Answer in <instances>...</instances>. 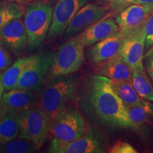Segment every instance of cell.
<instances>
[{
	"label": "cell",
	"mask_w": 153,
	"mask_h": 153,
	"mask_svg": "<svg viewBox=\"0 0 153 153\" xmlns=\"http://www.w3.org/2000/svg\"><path fill=\"white\" fill-rule=\"evenodd\" d=\"M79 101L84 112L95 121L109 127L134 129L126 107L109 78L89 75L82 87Z\"/></svg>",
	"instance_id": "1"
},
{
	"label": "cell",
	"mask_w": 153,
	"mask_h": 153,
	"mask_svg": "<svg viewBox=\"0 0 153 153\" xmlns=\"http://www.w3.org/2000/svg\"><path fill=\"white\" fill-rule=\"evenodd\" d=\"M79 91V79L73 74L47 81L38 94V106L51 120L67 108Z\"/></svg>",
	"instance_id": "2"
},
{
	"label": "cell",
	"mask_w": 153,
	"mask_h": 153,
	"mask_svg": "<svg viewBox=\"0 0 153 153\" xmlns=\"http://www.w3.org/2000/svg\"><path fill=\"white\" fill-rule=\"evenodd\" d=\"M53 12V4L51 0L31 1L25 8L23 22L30 51H37L43 46L52 22Z\"/></svg>",
	"instance_id": "3"
},
{
	"label": "cell",
	"mask_w": 153,
	"mask_h": 153,
	"mask_svg": "<svg viewBox=\"0 0 153 153\" xmlns=\"http://www.w3.org/2000/svg\"><path fill=\"white\" fill-rule=\"evenodd\" d=\"M85 48L76 36L69 38L54 53L47 81L77 72L85 60Z\"/></svg>",
	"instance_id": "4"
},
{
	"label": "cell",
	"mask_w": 153,
	"mask_h": 153,
	"mask_svg": "<svg viewBox=\"0 0 153 153\" xmlns=\"http://www.w3.org/2000/svg\"><path fill=\"white\" fill-rule=\"evenodd\" d=\"M19 137L34 143L38 150L47 140L50 134L51 118L38 106L19 114Z\"/></svg>",
	"instance_id": "5"
},
{
	"label": "cell",
	"mask_w": 153,
	"mask_h": 153,
	"mask_svg": "<svg viewBox=\"0 0 153 153\" xmlns=\"http://www.w3.org/2000/svg\"><path fill=\"white\" fill-rule=\"evenodd\" d=\"M85 131V120L80 113L72 107L61 111L51 121L50 134L60 142L74 140Z\"/></svg>",
	"instance_id": "6"
},
{
	"label": "cell",
	"mask_w": 153,
	"mask_h": 153,
	"mask_svg": "<svg viewBox=\"0 0 153 153\" xmlns=\"http://www.w3.org/2000/svg\"><path fill=\"white\" fill-rule=\"evenodd\" d=\"M53 55L51 51L35 55L33 61L25 69L15 88L39 92L47 82Z\"/></svg>",
	"instance_id": "7"
},
{
	"label": "cell",
	"mask_w": 153,
	"mask_h": 153,
	"mask_svg": "<svg viewBox=\"0 0 153 153\" xmlns=\"http://www.w3.org/2000/svg\"><path fill=\"white\" fill-rule=\"evenodd\" d=\"M52 153H103L106 152L104 139L99 131L89 130L74 140L63 143L53 138L48 149Z\"/></svg>",
	"instance_id": "8"
},
{
	"label": "cell",
	"mask_w": 153,
	"mask_h": 153,
	"mask_svg": "<svg viewBox=\"0 0 153 153\" xmlns=\"http://www.w3.org/2000/svg\"><path fill=\"white\" fill-rule=\"evenodd\" d=\"M153 14V4H132L116 15L119 31L123 37L129 35L145 26L149 17Z\"/></svg>",
	"instance_id": "9"
},
{
	"label": "cell",
	"mask_w": 153,
	"mask_h": 153,
	"mask_svg": "<svg viewBox=\"0 0 153 153\" xmlns=\"http://www.w3.org/2000/svg\"><path fill=\"white\" fill-rule=\"evenodd\" d=\"M110 14H111V12L108 6L86 4L76 13L65 30V38L69 39L77 36L91 24Z\"/></svg>",
	"instance_id": "10"
},
{
	"label": "cell",
	"mask_w": 153,
	"mask_h": 153,
	"mask_svg": "<svg viewBox=\"0 0 153 153\" xmlns=\"http://www.w3.org/2000/svg\"><path fill=\"white\" fill-rule=\"evenodd\" d=\"M87 1L88 0H58L53 9L48 38L53 39L64 33L74 16Z\"/></svg>",
	"instance_id": "11"
},
{
	"label": "cell",
	"mask_w": 153,
	"mask_h": 153,
	"mask_svg": "<svg viewBox=\"0 0 153 153\" xmlns=\"http://www.w3.org/2000/svg\"><path fill=\"white\" fill-rule=\"evenodd\" d=\"M145 50L144 26L129 35L123 37L119 55L134 70L143 65Z\"/></svg>",
	"instance_id": "12"
},
{
	"label": "cell",
	"mask_w": 153,
	"mask_h": 153,
	"mask_svg": "<svg viewBox=\"0 0 153 153\" xmlns=\"http://www.w3.org/2000/svg\"><path fill=\"white\" fill-rule=\"evenodd\" d=\"M20 19L11 21L0 30V41L16 56L28 47V38L24 22Z\"/></svg>",
	"instance_id": "13"
},
{
	"label": "cell",
	"mask_w": 153,
	"mask_h": 153,
	"mask_svg": "<svg viewBox=\"0 0 153 153\" xmlns=\"http://www.w3.org/2000/svg\"><path fill=\"white\" fill-rule=\"evenodd\" d=\"M118 32L119 28L117 23L110 14L91 24L76 36L85 47H90Z\"/></svg>",
	"instance_id": "14"
},
{
	"label": "cell",
	"mask_w": 153,
	"mask_h": 153,
	"mask_svg": "<svg viewBox=\"0 0 153 153\" xmlns=\"http://www.w3.org/2000/svg\"><path fill=\"white\" fill-rule=\"evenodd\" d=\"M123 36L119 32L94 44L87 51L88 60L94 65L106 61L119 54Z\"/></svg>",
	"instance_id": "15"
},
{
	"label": "cell",
	"mask_w": 153,
	"mask_h": 153,
	"mask_svg": "<svg viewBox=\"0 0 153 153\" xmlns=\"http://www.w3.org/2000/svg\"><path fill=\"white\" fill-rule=\"evenodd\" d=\"M38 101L36 91L14 88L4 92L0 104L7 111L21 113L35 106L38 104Z\"/></svg>",
	"instance_id": "16"
},
{
	"label": "cell",
	"mask_w": 153,
	"mask_h": 153,
	"mask_svg": "<svg viewBox=\"0 0 153 153\" xmlns=\"http://www.w3.org/2000/svg\"><path fill=\"white\" fill-rule=\"evenodd\" d=\"M95 65L94 74L106 76L112 81H131L133 69L119 54Z\"/></svg>",
	"instance_id": "17"
},
{
	"label": "cell",
	"mask_w": 153,
	"mask_h": 153,
	"mask_svg": "<svg viewBox=\"0 0 153 153\" xmlns=\"http://www.w3.org/2000/svg\"><path fill=\"white\" fill-rule=\"evenodd\" d=\"M19 114L16 111H7L0 120V148L9 141L19 137L20 133Z\"/></svg>",
	"instance_id": "18"
},
{
	"label": "cell",
	"mask_w": 153,
	"mask_h": 153,
	"mask_svg": "<svg viewBox=\"0 0 153 153\" xmlns=\"http://www.w3.org/2000/svg\"><path fill=\"white\" fill-rule=\"evenodd\" d=\"M35 55L19 58L2 73L3 85L5 91L15 88L19 78L27 67L33 62Z\"/></svg>",
	"instance_id": "19"
},
{
	"label": "cell",
	"mask_w": 153,
	"mask_h": 153,
	"mask_svg": "<svg viewBox=\"0 0 153 153\" xmlns=\"http://www.w3.org/2000/svg\"><path fill=\"white\" fill-rule=\"evenodd\" d=\"M131 83L141 98L153 103V85L144 65L133 70Z\"/></svg>",
	"instance_id": "20"
},
{
	"label": "cell",
	"mask_w": 153,
	"mask_h": 153,
	"mask_svg": "<svg viewBox=\"0 0 153 153\" xmlns=\"http://www.w3.org/2000/svg\"><path fill=\"white\" fill-rule=\"evenodd\" d=\"M126 109L134 129L150 123L153 118V103L145 99L141 104L126 107Z\"/></svg>",
	"instance_id": "21"
},
{
	"label": "cell",
	"mask_w": 153,
	"mask_h": 153,
	"mask_svg": "<svg viewBox=\"0 0 153 153\" xmlns=\"http://www.w3.org/2000/svg\"><path fill=\"white\" fill-rule=\"evenodd\" d=\"M112 85L126 107L135 106L142 104L143 99L137 94L131 81H112Z\"/></svg>",
	"instance_id": "22"
},
{
	"label": "cell",
	"mask_w": 153,
	"mask_h": 153,
	"mask_svg": "<svg viewBox=\"0 0 153 153\" xmlns=\"http://www.w3.org/2000/svg\"><path fill=\"white\" fill-rule=\"evenodd\" d=\"M25 9L14 0L4 1L0 3V30L11 21L20 19L24 16Z\"/></svg>",
	"instance_id": "23"
},
{
	"label": "cell",
	"mask_w": 153,
	"mask_h": 153,
	"mask_svg": "<svg viewBox=\"0 0 153 153\" xmlns=\"http://www.w3.org/2000/svg\"><path fill=\"white\" fill-rule=\"evenodd\" d=\"M37 150L33 143L19 136L0 148V152L3 153H30L36 152Z\"/></svg>",
	"instance_id": "24"
},
{
	"label": "cell",
	"mask_w": 153,
	"mask_h": 153,
	"mask_svg": "<svg viewBox=\"0 0 153 153\" xmlns=\"http://www.w3.org/2000/svg\"><path fill=\"white\" fill-rule=\"evenodd\" d=\"M144 28L145 32V54L153 50V14L147 20Z\"/></svg>",
	"instance_id": "25"
},
{
	"label": "cell",
	"mask_w": 153,
	"mask_h": 153,
	"mask_svg": "<svg viewBox=\"0 0 153 153\" xmlns=\"http://www.w3.org/2000/svg\"><path fill=\"white\" fill-rule=\"evenodd\" d=\"M12 64L13 59L9 50L0 41V72L5 71Z\"/></svg>",
	"instance_id": "26"
},
{
	"label": "cell",
	"mask_w": 153,
	"mask_h": 153,
	"mask_svg": "<svg viewBox=\"0 0 153 153\" xmlns=\"http://www.w3.org/2000/svg\"><path fill=\"white\" fill-rule=\"evenodd\" d=\"M110 153H137L136 149L134 148L130 143L123 140H117L114 143L108 150Z\"/></svg>",
	"instance_id": "27"
},
{
	"label": "cell",
	"mask_w": 153,
	"mask_h": 153,
	"mask_svg": "<svg viewBox=\"0 0 153 153\" xmlns=\"http://www.w3.org/2000/svg\"><path fill=\"white\" fill-rule=\"evenodd\" d=\"M134 0H108V7L111 14L117 15L124 9L131 5Z\"/></svg>",
	"instance_id": "28"
},
{
	"label": "cell",
	"mask_w": 153,
	"mask_h": 153,
	"mask_svg": "<svg viewBox=\"0 0 153 153\" xmlns=\"http://www.w3.org/2000/svg\"><path fill=\"white\" fill-rule=\"evenodd\" d=\"M143 65L148 76L153 82V50L145 54Z\"/></svg>",
	"instance_id": "29"
},
{
	"label": "cell",
	"mask_w": 153,
	"mask_h": 153,
	"mask_svg": "<svg viewBox=\"0 0 153 153\" xmlns=\"http://www.w3.org/2000/svg\"><path fill=\"white\" fill-rule=\"evenodd\" d=\"M133 4H153V0H134Z\"/></svg>",
	"instance_id": "30"
},
{
	"label": "cell",
	"mask_w": 153,
	"mask_h": 153,
	"mask_svg": "<svg viewBox=\"0 0 153 153\" xmlns=\"http://www.w3.org/2000/svg\"><path fill=\"white\" fill-rule=\"evenodd\" d=\"M4 91H5L4 87L3 81H2V73L0 72V101H1V97H2V95Z\"/></svg>",
	"instance_id": "31"
},
{
	"label": "cell",
	"mask_w": 153,
	"mask_h": 153,
	"mask_svg": "<svg viewBox=\"0 0 153 153\" xmlns=\"http://www.w3.org/2000/svg\"><path fill=\"white\" fill-rule=\"evenodd\" d=\"M6 112H7V109H6L2 105L0 104V120L1 119V118L3 117Z\"/></svg>",
	"instance_id": "32"
},
{
	"label": "cell",
	"mask_w": 153,
	"mask_h": 153,
	"mask_svg": "<svg viewBox=\"0 0 153 153\" xmlns=\"http://www.w3.org/2000/svg\"><path fill=\"white\" fill-rule=\"evenodd\" d=\"M15 1H17V2L20 3V4H26V3H30L31 2V1H38V0H14Z\"/></svg>",
	"instance_id": "33"
},
{
	"label": "cell",
	"mask_w": 153,
	"mask_h": 153,
	"mask_svg": "<svg viewBox=\"0 0 153 153\" xmlns=\"http://www.w3.org/2000/svg\"><path fill=\"white\" fill-rule=\"evenodd\" d=\"M100 1H106V2H107V1H108V0H100Z\"/></svg>",
	"instance_id": "34"
},
{
	"label": "cell",
	"mask_w": 153,
	"mask_h": 153,
	"mask_svg": "<svg viewBox=\"0 0 153 153\" xmlns=\"http://www.w3.org/2000/svg\"><path fill=\"white\" fill-rule=\"evenodd\" d=\"M2 1H2V0H0V3L2 2Z\"/></svg>",
	"instance_id": "35"
}]
</instances>
